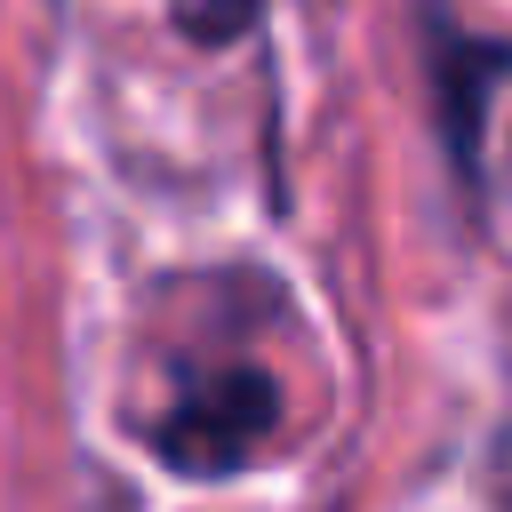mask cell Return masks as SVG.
Returning <instances> with one entry per match:
<instances>
[{
    "mask_svg": "<svg viewBox=\"0 0 512 512\" xmlns=\"http://www.w3.org/2000/svg\"><path fill=\"white\" fill-rule=\"evenodd\" d=\"M432 80H440V136L456 152V168H480V120L488 96L512 80V40H480L456 24H432Z\"/></svg>",
    "mask_w": 512,
    "mask_h": 512,
    "instance_id": "2",
    "label": "cell"
},
{
    "mask_svg": "<svg viewBox=\"0 0 512 512\" xmlns=\"http://www.w3.org/2000/svg\"><path fill=\"white\" fill-rule=\"evenodd\" d=\"M256 24V0H176V32L200 40V48H224Z\"/></svg>",
    "mask_w": 512,
    "mask_h": 512,
    "instance_id": "3",
    "label": "cell"
},
{
    "mask_svg": "<svg viewBox=\"0 0 512 512\" xmlns=\"http://www.w3.org/2000/svg\"><path fill=\"white\" fill-rule=\"evenodd\" d=\"M280 424V384L264 368H224V376H200L176 416L160 424V464L208 480V472H232L264 432Z\"/></svg>",
    "mask_w": 512,
    "mask_h": 512,
    "instance_id": "1",
    "label": "cell"
}]
</instances>
